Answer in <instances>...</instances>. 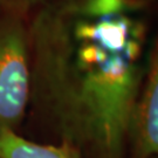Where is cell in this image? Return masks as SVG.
<instances>
[{"label":"cell","mask_w":158,"mask_h":158,"mask_svg":"<svg viewBox=\"0 0 158 158\" xmlns=\"http://www.w3.org/2000/svg\"><path fill=\"white\" fill-rule=\"evenodd\" d=\"M155 39L151 0H49L28 27L31 98L60 141L124 158Z\"/></svg>","instance_id":"cell-1"},{"label":"cell","mask_w":158,"mask_h":158,"mask_svg":"<svg viewBox=\"0 0 158 158\" xmlns=\"http://www.w3.org/2000/svg\"><path fill=\"white\" fill-rule=\"evenodd\" d=\"M31 94L28 27L23 15L0 13V132L17 131Z\"/></svg>","instance_id":"cell-2"},{"label":"cell","mask_w":158,"mask_h":158,"mask_svg":"<svg viewBox=\"0 0 158 158\" xmlns=\"http://www.w3.org/2000/svg\"><path fill=\"white\" fill-rule=\"evenodd\" d=\"M132 158H158V33L130 123Z\"/></svg>","instance_id":"cell-3"},{"label":"cell","mask_w":158,"mask_h":158,"mask_svg":"<svg viewBox=\"0 0 158 158\" xmlns=\"http://www.w3.org/2000/svg\"><path fill=\"white\" fill-rule=\"evenodd\" d=\"M0 158H85L76 147L66 142L41 144L26 139L17 131L0 132Z\"/></svg>","instance_id":"cell-4"},{"label":"cell","mask_w":158,"mask_h":158,"mask_svg":"<svg viewBox=\"0 0 158 158\" xmlns=\"http://www.w3.org/2000/svg\"><path fill=\"white\" fill-rule=\"evenodd\" d=\"M38 0H0V13L23 15Z\"/></svg>","instance_id":"cell-5"}]
</instances>
